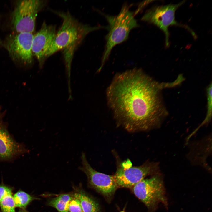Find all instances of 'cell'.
<instances>
[{
	"instance_id": "9a60e30c",
	"label": "cell",
	"mask_w": 212,
	"mask_h": 212,
	"mask_svg": "<svg viewBox=\"0 0 212 212\" xmlns=\"http://www.w3.org/2000/svg\"><path fill=\"white\" fill-rule=\"evenodd\" d=\"M12 193L5 196L0 202L2 212H15V203Z\"/></svg>"
},
{
	"instance_id": "5b68a950",
	"label": "cell",
	"mask_w": 212,
	"mask_h": 212,
	"mask_svg": "<svg viewBox=\"0 0 212 212\" xmlns=\"http://www.w3.org/2000/svg\"><path fill=\"white\" fill-rule=\"evenodd\" d=\"M132 188L135 196L149 210H155L160 203L165 206L167 205L163 181L159 174L155 175L149 178L143 179Z\"/></svg>"
},
{
	"instance_id": "ba28073f",
	"label": "cell",
	"mask_w": 212,
	"mask_h": 212,
	"mask_svg": "<svg viewBox=\"0 0 212 212\" xmlns=\"http://www.w3.org/2000/svg\"><path fill=\"white\" fill-rule=\"evenodd\" d=\"M82 165L79 169L86 175L90 185L106 198H110L118 188L114 175H109L97 172L88 163L85 153L81 157Z\"/></svg>"
},
{
	"instance_id": "9c48e42d",
	"label": "cell",
	"mask_w": 212,
	"mask_h": 212,
	"mask_svg": "<svg viewBox=\"0 0 212 212\" xmlns=\"http://www.w3.org/2000/svg\"><path fill=\"white\" fill-rule=\"evenodd\" d=\"M0 106V162H11L27 153L23 144L17 142L8 131V125L3 121L6 111Z\"/></svg>"
},
{
	"instance_id": "e0dca14e",
	"label": "cell",
	"mask_w": 212,
	"mask_h": 212,
	"mask_svg": "<svg viewBox=\"0 0 212 212\" xmlns=\"http://www.w3.org/2000/svg\"><path fill=\"white\" fill-rule=\"evenodd\" d=\"M68 210L69 212H83L80 201L77 198L74 196L70 201Z\"/></svg>"
},
{
	"instance_id": "44dd1931",
	"label": "cell",
	"mask_w": 212,
	"mask_h": 212,
	"mask_svg": "<svg viewBox=\"0 0 212 212\" xmlns=\"http://www.w3.org/2000/svg\"><path fill=\"white\" fill-rule=\"evenodd\" d=\"M2 44V42L1 41V40L0 39V45H1Z\"/></svg>"
},
{
	"instance_id": "5bb4252c",
	"label": "cell",
	"mask_w": 212,
	"mask_h": 212,
	"mask_svg": "<svg viewBox=\"0 0 212 212\" xmlns=\"http://www.w3.org/2000/svg\"><path fill=\"white\" fill-rule=\"evenodd\" d=\"M16 207L25 209L28 205L35 198L21 191H19L13 196Z\"/></svg>"
},
{
	"instance_id": "8992f818",
	"label": "cell",
	"mask_w": 212,
	"mask_h": 212,
	"mask_svg": "<svg viewBox=\"0 0 212 212\" xmlns=\"http://www.w3.org/2000/svg\"><path fill=\"white\" fill-rule=\"evenodd\" d=\"M183 1L176 4H169L164 6H155L148 10L141 20L153 24L157 26L164 33L166 47L169 45V33L168 28L170 26L175 25L185 28L191 32L194 37V32L188 26L178 23L176 20L175 13L177 9L185 2Z\"/></svg>"
},
{
	"instance_id": "4fadbf2b",
	"label": "cell",
	"mask_w": 212,
	"mask_h": 212,
	"mask_svg": "<svg viewBox=\"0 0 212 212\" xmlns=\"http://www.w3.org/2000/svg\"><path fill=\"white\" fill-rule=\"evenodd\" d=\"M74 197L73 195L62 194L50 200L48 204L55 208L59 212H69V204Z\"/></svg>"
},
{
	"instance_id": "d6986e66",
	"label": "cell",
	"mask_w": 212,
	"mask_h": 212,
	"mask_svg": "<svg viewBox=\"0 0 212 212\" xmlns=\"http://www.w3.org/2000/svg\"><path fill=\"white\" fill-rule=\"evenodd\" d=\"M151 1H145V2L141 3L139 5V6L136 11H135L134 15L138 13L144 6H146L147 5L150 3Z\"/></svg>"
},
{
	"instance_id": "2e32d148",
	"label": "cell",
	"mask_w": 212,
	"mask_h": 212,
	"mask_svg": "<svg viewBox=\"0 0 212 212\" xmlns=\"http://www.w3.org/2000/svg\"><path fill=\"white\" fill-rule=\"evenodd\" d=\"M212 83H211L207 87L206 93L207 99V112L206 116L201 125L208 123L210 120L212 115Z\"/></svg>"
},
{
	"instance_id": "6da1fadb",
	"label": "cell",
	"mask_w": 212,
	"mask_h": 212,
	"mask_svg": "<svg viewBox=\"0 0 212 212\" xmlns=\"http://www.w3.org/2000/svg\"><path fill=\"white\" fill-rule=\"evenodd\" d=\"M176 85L175 81L159 83L141 69L117 74L106 91L107 104L117 122L128 131L158 127L167 116L162 89Z\"/></svg>"
},
{
	"instance_id": "ac0fdd59",
	"label": "cell",
	"mask_w": 212,
	"mask_h": 212,
	"mask_svg": "<svg viewBox=\"0 0 212 212\" xmlns=\"http://www.w3.org/2000/svg\"><path fill=\"white\" fill-rule=\"evenodd\" d=\"M11 193V188L4 184L0 185V202L6 195Z\"/></svg>"
},
{
	"instance_id": "7a4b0ae2",
	"label": "cell",
	"mask_w": 212,
	"mask_h": 212,
	"mask_svg": "<svg viewBox=\"0 0 212 212\" xmlns=\"http://www.w3.org/2000/svg\"><path fill=\"white\" fill-rule=\"evenodd\" d=\"M58 14L62 19V24L46 54V59L59 51L78 44L90 32L108 28L107 26H91L83 24L68 13Z\"/></svg>"
},
{
	"instance_id": "7402d4cb",
	"label": "cell",
	"mask_w": 212,
	"mask_h": 212,
	"mask_svg": "<svg viewBox=\"0 0 212 212\" xmlns=\"http://www.w3.org/2000/svg\"><path fill=\"white\" fill-rule=\"evenodd\" d=\"M124 212V211H121V212Z\"/></svg>"
},
{
	"instance_id": "ffe728a7",
	"label": "cell",
	"mask_w": 212,
	"mask_h": 212,
	"mask_svg": "<svg viewBox=\"0 0 212 212\" xmlns=\"http://www.w3.org/2000/svg\"><path fill=\"white\" fill-rule=\"evenodd\" d=\"M18 212H28L25 210L24 209H21L19 210Z\"/></svg>"
},
{
	"instance_id": "52a82bcc",
	"label": "cell",
	"mask_w": 212,
	"mask_h": 212,
	"mask_svg": "<svg viewBox=\"0 0 212 212\" xmlns=\"http://www.w3.org/2000/svg\"><path fill=\"white\" fill-rule=\"evenodd\" d=\"M33 33H16L7 38L5 47L11 59L24 67L30 66L33 62L32 43Z\"/></svg>"
},
{
	"instance_id": "3957f363",
	"label": "cell",
	"mask_w": 212,
	"mask_h": 212,
	"mask_svg": "<svg viewBox=\"0 0 212 212\" xmlns=\"http://www.w3.org/2000/svg\"><path fill=\"white\" fill-rule=\"evenodd\" d=\"M105 16L109 24L108 32L105 37L106 44L98 72L101 70L108 59L113 48L127 40L131 30L139 26L134 14L126 4L123 5L117 15H105Z\"/></svg>"
},
{
	"instance_id": "7c38bea8",
	"label": "cell",
	"mask_w": 212,
	"mask_h": 212,
	"mask_svg": "<svg viewBox=\"0 0 212 212\" xmlns=\"http://www.w3.org/2000/svg\"><path fill=\"white\" fill-rule=\"evenodd\" d=\"M74 196L80 200L83 212H100L98 204L83 191H80Z\"/></svg>"
},
{
	"instance_id": "277c9868",
	"label": "cell",
	"mask_w": 212,
	"mask_h": 212,
	"mask_svg": "<svg viewBox=\"0 0 212 212\" xmlns=\"http://www.w3.org/2000/svg\"><path fill=\"white\" fill-rule=\"evenodd\" d=\"M46 3L39 0L17 1L11 18L12 28L16 33H33L38 14Z\"/></svg>"
},
{
	"instance_id": "8fae6325",
	"label": "cell",
	"mask_w": 212,
	"mask_h": 212,
	"mask_svg": "<svg viewBox=\"0 0 212 212\" xmlns=\"http://www.w3.org/2000/svg\"><path fill=\"white\" fill-rule=\"evenodd\" d=\"M56 34L55 26L47 25L44 22L40 29L34 35L32 43V52L37 59L40 68L43 66L46 59V54Z\"/></svg>"
},
{
	"instance_id": "30bf717a",
	"label": "cell",
	"mask_w": 212,
	"mask_h": 212,
	"mask_svg": "<svg viewBox=\"0 0 212 212\" xmlns=\"http://www.w3.org/2000/svg\"><path fill=\"white\" fill-rule=\"evenodd\" d=\"M158 163H148L140 166L124 168L120 167L114 175L118 187L130 188L144 179L155 173L159 169Z\"/></svg>"
}]
</instances>
